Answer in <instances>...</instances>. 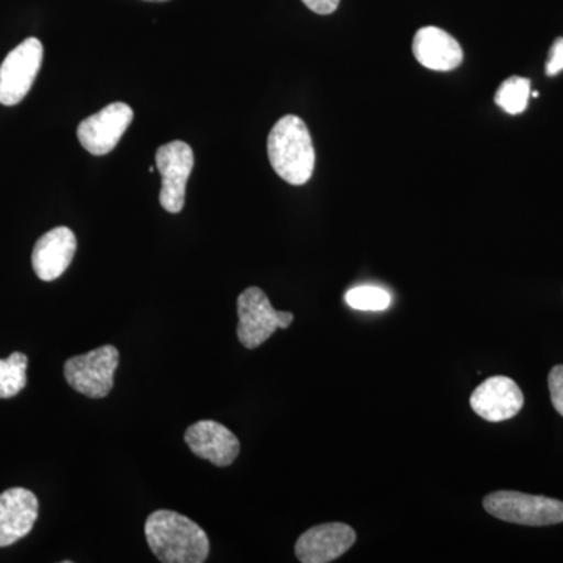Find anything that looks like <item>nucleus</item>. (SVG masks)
Returning <instances> with one entry per match:
<instances>
[{"mask_svg": "<svg viewBox=\"0 0 563 563\" xmlns=\"http://www.w3.org/2000/svg\"><path fill=\"white\" fill-rule=\"evenodd\" d=\"M147 543L163 563H202L210 553L207 533L199 525L173 510H157L144 526Z\"/></svg>", "mask_w": 563, "mask_h": 563, "instance_id": "nucleus-1", "label": "nucleus"}, {"mask_svg": "<svg viewBox=\"0 0 563 563\" xmlns=\"http://www.w3.org/2000/svg\"><path fill=\"white\" fill-rule=\"evenodd\" d=\"M268 157L274 172L290 185H303L312 179L314 150L306 122L287 114L274 124L268 136Z\"/></svg>", "mask_w": 563, "mask_h": 563, "instance_id": "nucleus-2", "label": "nucleus"}, {"mask_svg": "<svg viewBox=\"0 0 563 563\" xmlns=\"http://www.w3.org/2000/svg\"><path fill=\"white\" fill-rule=\"evenodd\" d=\"M484 509L506 523L551 526L563 523V503L520 492H495L484 498Z\"/></svg>", "mask_w": 563, "mask_h": 563, "instance_id": "nucleus-3", "label": "nucleus"}, {"mask_svg": "<svg viewBox=\"0 0 563 563\" xmlns=\"http://www.w3.org/2000/svg\"><path fill=\"white\" fill-rule=\"evenodd\" d=\"M239 309V340L247 350L262 346L277 329L292 324V313L277 312L266 292L258 287L246 288L236 301Z\"/></svg>", "mask_w": 563, "mask_h": 563, "instance_id": "nucleus-4", "label": "nucleus"}, {"mask_svg": "<svg viewBox=\"0 0 563 563\" xmlns=\"http://www.w3.org/2000/svg\"><path fill=\"white\" fill-rule=\"evenodd\" d=\"M120 365V352L111 344L70 357L65 363V377L69 387L92 399L106 398L114 384Z\"/></svg>", "mask_w": 563, "mask_h": 563, "instance_id": "nucleus-5", "label": "nucleus"}, {"mask_svg": "<svg viewBox=\"0 0 563 563\" xmlns=\"http://www.w3.org/2000/svg\"><path fill=\"white\" fill-rule=\"evenodd\" d=\"M43 44L38 38L22 41L0 65V103L16 106L31 91L43 63Z\"/></svg>", "mask_w": 563, "mask_h": 563, "instance_id": "nucleus-6", "label": "nucleus"}, {"mask_svg": "<svg viewBox=\"0 0 563 563\" xmlns=\"http://www.w3.org/2000/svg\"><path fill=\"white\" fill-rule=\"evenodd\" d=\"M155 166L162 176L161 203L169 213H180L185 206L188 177L195 166V154L185 141L163 144L155 154Z\"/></svg>", "mask_w": 563, "mask_h": 563, "instance_id": "nucleus-7", "label": "nucleus"}, {"mask_svg": "<svg viewBox=\"0 0 563 563\" xmlns=\"http://www.w3.org/2000/svg\"><path fill=\"white\" fill-rule=\"evenodd\" d=\"M132 121L131 107L124 102H113L81 121L77 129V139L90 154L107 155L118 146Z\"/></svg>", "mask_w": 563, "mask_h": 563, "instance_id": "nucleus-8", "label": "nucleus"}, {"mask_svg": "<svg viewBox=\"0 0 563 563\" xmlns=\"http://www.w3.org/2000/svg\"><path fill=\"white\" fill-rule=\"evenodd\" d=\"M355 539L354 529L344 523L314 526L296 542V558L302 563L333 562L351 550Z\"/></svg>", "mask_w": 563, "mask_h": 563, "instance_id": "nucleus-9", "label": "nucleus"}, {"mask_svg": "<svg viewBox=\"0 0 563 563\" xmlns=\"http://www.w3.org/2000/svg\"><path fill=\"white\" fill-rule=\"evenodd\" d=\"M474 413L490 422H501L517 417L523 409L525 395L515 380L495 376L481 384L470 398Z\"/></svg>", "mask_w": 563, "mask_h": 563, "instance_id": "nucleus-10", "label": "nucleus"}, {"mask_svg": "<svg viewBox=\"0 0 563 563\" xmlns=\"http://www.w3.org/2000/svg\"><path fill=\"white\" fill-rule=\"evenodd\" d=\"M185 442L192 454L222 468L232 465L240 454V442L235 433L217 421L195 422L185 432Z\"/></svg>", "mask_w": 563, "mask_h": 563, "instance_id": "nucleus-11", "label": "nucleus"}, {"mask_svg": "<svg viewBox=\"0 0 563 563\" xmlns=\"http://www.w3.org/2000/svg\"><path fill=\"white\" fill-rule=\"evenodd\" d=\"M38 499L31 490L16 487L0 495V548L20 542L35 526Z\"/></svg>", "mask_w": 563, "mask_h": 563, "instance_id": "nucleus-12", "label": "nucleus"}, {"mask_svg": "<svg viewBox=\"0 0 563 563\" xmlns=\"http://www.w3.org/2000/svg\"><path fill=\"white\" fill-rule=\"evenodd\" d=\"M77 251V239L68 228L44 233L33 247L32 265L41 280L58 279L68 269Z\"/></svg>", "mask_w": 563, "mask_h": 563, "instance_id": "nucleus-13", "label": "nucleus"}, {"mask_svg": "<svg viewBox=\"0 0 563 563\" xmlns=\"http://www.w3.org/2000/svg\"><path fill=\"white\" fill-rule=\"evenodd\" d=\"M412 51L415 58L424 68L442 70V73L459 68L463 62V51L457 40L433 25L422 27L417 32Z\"/></svg>", "mask_w": 563, "mask_h": 563, "instance_id": "nucleus-14", "label": "nucleus"}, {"mask_svg": "<svg viewBox=\"0 0 563 563\" xmlns=\"http://www.w3.org/2000/svg\"><path fill=\"white\" fill-rule=\"evenodd\" d=\"M27 355L13 352L0 361V399H9L27 385Z\"/></svg>", "mask_w": 563, "mask_h": 563, "instance_id": "nucleus-15", "label": "nucleus"}, {"mask_svg": "<svg viewBox=\"0 0 563 563\" xmlns=\"http://www.w3.org/2000/svg\"><path fill=\"white\" fill-rule=\"evenodd\" d=\"M529 96H531V80L525 77H509L503 81L495 96V102L506 113L520 114L528 109Z\"/></svg>", "mask_w": 563, "mask_h": 563, "instance_id": "nucleus-16", "label": "nucleus"}, {"mask_svg": "<svg viewBox=\"0 0 563 563\" xmlns=\"http://www.w3.org/2000/svg\"><path fill=\"white\" fill-rule=\"evenodd\" d=\"M346 302L355 310L379 312V310L390 307L391 295L384 288L363 285V287H355L346 292Z\"/></svg>", "mask_w": 563, "mask_h": 563, "instance_id": "nucleus-17", "label": "nucleus"}, {"mask_svg": "<svg viewBox=\"0 0 563 563\" xmlns=\"http://www.w3.org/2000/svg\"><path fill=\"white\" fill-rule=\"evenodd\" d=\"M548 385H550L551 402L563 417V365L554 366L551 369Z\"/></svg>", "mask_w": 563, "mask_h": 563, "instance_id": "nucleus-18", "label": "nucleus"}, {"mask_svg": "<svg viewBox=\"0 0 563 563\" xmlns=\"http://www.w3.org/2000/svg\"><path fill=\"white\" fill-rule=\"evenodd\" d=\"M561 70H563V38H558L554 41L553 46H551L550 58H548L547 63V74L548 76H558Z\"/></svg>", "mask_w": 563, "mask_h": 563, "instance_id": "nucleus-19", "label": "nucleus"}, {"mask_svg": "<svg viewBox=\"0 0 563 563\" xmlns=\"http://www.w3.org/2000/svg\"><path fill=\"white\" fill-rule=\"evenodd\" d=\"M307 9L317 14H331L339 9L340 0H302Z\"/></svg>", "mask_w": 563, "mask_h": 563, "instance_id": "nucleus-20", "label": "nucleus"}, {"mask_svg": "<svg viewBox=\"0 0 563 563\" xmlns=\"http://www.w3.org/2000/svg\"><path fill=\"white\" fill-rule=\"evenodd\" d=\"M147 2H168V0H147Z\"/></svg>", "mask_w": 563, "mask_h": 563, "instance_id": "nucleus-21", "label": "nucleus"}]
</instances>
